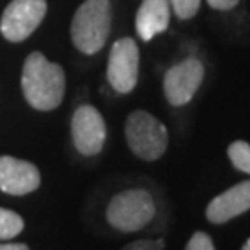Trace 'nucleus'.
<instances>
[{
  "instance_id": "11",
  "label": "nucleus",
  "mask_w": 250,
  "mask_h": 250,
  "mask_svg": "<svg viewBox=\"0 0 250 250\" xmlns=\"http://www.w3.org/2000/svg\"><path fill=\"white\" fill-rule=\"evenodd\" d=\"M170 22L169 0H143L135 15V30L143 41L165 32Z\"/></svg>"
},
{
  "instance_id": "16",
  "label": "nucleus",
  "mask_w": 250,
  "mask_h": 250,
  "mask_svg": "<svg viewBox=\"0 0 250 250\" xmlns=\"http://www.w3.org/2000/svg\"><path fill=\"white\" fill-rule=\"evenodd\" d=\"M121 250H165V243L163 239H139Z\"/></svg>"
},
{
  "instance_id": "9",
  "label": "nucleus",
  "mask_w": 250,
  "mask_h": 250,
  "mask_svg": "<svg viewBox=\"0 0 250 250\" xmlns=\"http://www.w3.org/2000/svg\"><path fill=\"white\" fill-rule=\"evenodd\" d=\"M41 184V174L34 163L13 156H0V191L22 197L34 193Z\"/></svg>"
},
{
  "instance_id": "6",
  "label": "nucleus",
  "mask_w": 250,
  "mask_h": 250,
  "mask_svg": "<svg viewBox=\"0 0 250 250\" xmlns=\"http://www.w3.org/2000/svg\"><path fill=\"white\" fill-rule=\"evenodd\" d=\"M106 76L117 93L126 95L134 91L139 78V48L132 37H123L111 46Z\"/></svg>"
},
{
  "instance_id": "18",
  "label": "nucleus",
  "mask_w": 250,
  "mask_h": 250,
  "mask_svg": "<svg viewBox=\"0 0 250 250\" xmlns=\"http://www.w3.org/2000/svg\"><path fill=\"white\" fill-rule=\"evenodd\" d=\"M0 250H30V249H28L26 245H22V243H2Z\"/></svg>"
},
{
  "instance_id": "5",
  "label": "nucleus",
  "mask_w": 250,
  "mask_h": 250,
  "mask_svg": "<svg viewBox=\"0 0 250 250\" xmlns=\"http://www.w3.org/2000/svg\"><path fill=\"white\" fill-rule=\"evenodd\" d=\"M46 15V0H11L0 19V32L11 43L30 37Z\"/></svg>"
},
{
  "instance_id": "3",
  "label": "nucleus",
  "mask_w": 250,
  "mask_h": 250,
  "mask_svg": "<svg viewBox=\"0 0 250 250\" xmlns=\"http://www.w3.org/2000/svg\"><path fill=\"white\" fill-rule=\"evenodd\" d=\"M125 134L130 150L145 161L160 160L169 145V132L165 125L143 109L130 113Z\"/></svg>"
},
{
  "instance_id": "15",
  "label": "nucleus",
  "mask_w": 250,
  "mask_h": 250,
  "mask_svg": "<svg viewBox=\"0 0 250 250\" xmlns=\"http://www.w3.org/2000/svg\"><path fill=\"white\" fill-rule=\"evenodd\" d=\"M186 250H215L213 239L206 232H197L191 235Z\"/></svg>"
},
{
  "instance_id": "14",
  "label": "nucleus",
  "mask_w": 250,
  "mask_h": 250,
  "mask_svg": "<svg viewBox=\"0 0 250 250\" xmlns=\"http://www.w3.org/2000/svg\"><path fill=\"white\" fill-rule=\"evenodd\" d=\"M202 0H169L170 9L174 11V15L182 21L191 19L193 15H197L198 8H200Z\"/></svg>"
},
{
  "instance_id": "4",
  "label": "nucleus",
  "mask_w": 250,
  "mask_h": 250,
  "mask_svg": "<svg viewBox=\"0 0 250 250\" xmlns=\"http://www.w3.org/2000/svg\"><path fill=\"white\" fill-rule=\"evenodd\" d=\"M156 215V204L148 191L128 189L109 200L106 209L107 223L121 232H137Z\"/></svg>"
},
{
  "instance_id": "12",
  "label": "nucleus",
  "mask_w": 250,
  "mask_h": 250,
  "mask_svg": "<svg viewBox=\"0 0 250 250\" xmlns=\"http://www.w3.org/2000/svg\"><path fill=\"white\" fill-rule=\"evenodd\" d=\"M24 228L22 217L11 209L0 208V241H8L17 237Z\"/></svg>"
},
{
  "instance_id": "13",
  "label": "nucleus",
  "mask_w": 250,
  "mask_h": 250,
  "mask_svg": "<svg viewBox=\"0 0 250 250\" xmlns=\"http://www.w3.org/2000/svg\"><path fill=\"white\" fill-rule=\"evenodd\" d=\"M228 158L232 165L241 172L250 174V145L245 141H233L228 146Z\"/></svg>"
},
{
  "instance_id": "8",
  "label": "nucleus",
  "mask_w": 250,
  "mask_h": 250,
  "mask_svg": "<svg viewBox=\"0 0 250 250\" xmlns=\"http://www.w3.org/2000/svg\"><path fill=\"white\" fill-rule=\"evenodd\" d=\"M72 143L82 156H97L106 143V123L97 107L80 106L71 121Z\"/></svg>"
},
{
  "instance_id": "17",
  "label": "nucleus",
  "mask_w": 250,
  "mask_h": 250,
  "mask_svg": "<svg viewBox=\"0 0 250 250\" xmlns=\"http://www.w3.org/2000/svg\"><path fill=\"white\" fill-rule=\"evenodd\" d=\"M237 2H239V0H208L209 8L219 9V11H228V9L235 8Z\"/></svg>"
},
{
  "instance_id": "2",
  "label": "nucleus",
  "mask_w": 250,
  "mask_h": 250,
  "mask_svg": "<svg viewBox=\"0 0 250 250\" xmlns=\"http://www.w3.org/2000/svg\"><path fill=\"white\" fill-rule=\"evenodd\" d=\"M111 30L109 0H85L71 22V39L82 54L93 56L106 45Z\"/></svg>"
},
{
  "instance_id": "10",
  "label": "nucleus",
  "mask_w": 250,
  "mask_h": 250,
  "mask_svg": "<svg viewBox=\"0 0 250 250\" xmlns=\"http://www.w3.org/2000/svg\"><path fill=\"white\" fill-rule=\"evenodd\" d=\"M250 209V180L226 189L208 204L206 217L213 224H224Z\"/></svg>"
},
{
  "instance_id": "1",
  "label": "nucleus",
  "mask_w": 250,
  "mask_h": 250,
  "mask_svg": "<svg viewBox=\"0 0 250 250\" xmlns=\"http://www.w3.org/2000/svg\"><path fill=\"white\" fill-rule=\"evenodd\" d=\"M22 95L37 111H52L65 97V72L41 52L28 54L21 76Z\"/></svg>"
},
{
  "instance_id": "19",
  "label": "nucleus",
  "mask_w": 250,
  "mask_h": 250,
  "mask_svg": "<svg viewBox=\"0 0 250 250\" xmlns=\"http://www.w3.org/2000/svg\"><path fill=\"white\" fill-rule=\"evenodd\" d=\"M241 250H250V239L247 243H245V245H243V249Z\"/></svg>"
},
{
  "instance_id": "7",
  "label": "nucleus",
  "mask_w": 250,
  "mask_h": 250,
  "mask_svg": "<svg viewBox=\"0 0 250 250\" xmlns=\"http://www.w3.org/2000/svg\"><path fill=\"white\" fill-rule=\"evenodd\" d=\"M204 80V65L197 58H189L172 65L163 78L165 99L172 106H186L195 97Z\"/></svg>"
}]
</instances>
